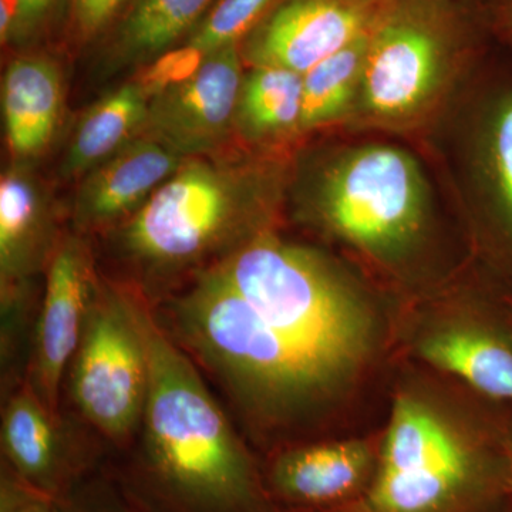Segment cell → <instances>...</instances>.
<instances>
[{
  "label": "cell",
  "instance_id": "9c48e42d",
  "mask_svg": "<svg viewBox=\"0 0 512 512\" xmlns=\"http://www.w3.org/2000/svg\"><path fill=\"white\" fill-rule=\"evenodd\" d=\"M100 274L93 238L66 231L46 271L25 376V383L55 414L64 412L67 370Z\"/></svg>",
  "mask_w": 512,
  "mask_h": 512
},
{
  "label": "cell",
  "instance_id": "d4e9b609",
  "mask_svg": "<svg viewBox=\"0 0 512 512\" xmlns=\"http://www.w3.org/2000/svg\"><path fill=\"white\" fill-rule=\"evenodd\" d=\"M57 505L59 512H143L128 500L106 466L77 481Z\"/></svg>",
  "mask_w": 512,
  "mask_h": 512
},
{
  "label": "cell",
  "instance_id": "ba28073f",
  "mask_svg": "<svg viewBox=\"0 0 512 512\" xmlns=\"http://www.w3.org/2000/svg\"><path fill=\"white\" fill-rule=\"evenodd\" d=\"M454 29L440 0H386L370 30L359 106L382 124H406L439 99Z\"/></svg>",
  "mask_w": 512,
  "mask_h": 512
},
{
  "label": "cell",
  "instance_id": "5b68a950",
  "mask_svg": "<svg viewBox=\"0 0 512 512\" xmlns=\"http://www.w3.org/2000/svg\"><path fill=\"white\" fill-rule=\"evenodd\" d=\"M262 319L342 390L383 339L375 305L318 249L266 231L214 266Z\"/></svg>",
  "mask_w": 512,
  "mask_h": 512
},
{
  "label": "cell",
  "instance_id": "f546056e",
  "mask_svg": "<svg viewBox=\"0 0 512 512\" xmlns=\"http://www.w3.org/2000/svg\"><path fill=\"white\" fill-rule=\"evenodd\" d=\"M501 19H503L504 28L512 36V0H504L501 8Z\"/></svg>",
  "mask_w": 512,
  "mask_h": 512
},
{
  "label": "cell",
  "instance_id": "277c9868",
  "mask_svg": "<svg viewBox=\"0 0 512 512\" xmlns=\"http://www.w3.org/2000/svg\"><path fill=\"white\" fill-rule=\"evenodd\" d=\"M503 427L491 429L429 387L404 386L365 497L342 512H503Z\"/></svg>",
  "mask_w": 512,
  "mask_h": 512
},
{
  "label": "cell",
  "instance_id": "ffe728a7",
  "mask_svg": "<svg viewBox=\"0 0 512 512\" xmlns=\"http://www.w3.org/2000/svg\"><path fill=\"white\" fill-rule=\"evenodd\" d=\"M303 74L251 67L244 74L234 131L244 146L272 147L302 136Z\"/></svg>",
  "mask_w": 512,
  "mask_h": 512
},
{
  "label": "cell",
  "instance_id": "d6a6232c",
  "mask_svg": "<svg viewBox=\"0 0 512 512\" xmlns=\"http://www.w3.org/2000/svg\"><path fill=\"white\" fill-rule=\"evenodd\" d=\"M279 512H315V511H279ZM323 512H342V511H323Z\"/></svg>",
  "mask_w": 512,
  "mask_h": 512
},
{
  "label": "cell",
  "instance_id": "2e32d148",
  "mask_svg": "<svg viewBox=\"0 0 512 512\" xmlns=\"http://www.w3.org/2000/svg\"><path fill=\"white\" fill-rule=\"evenodd\" d=\"M185 160L154 138H134L80 178L70 205V229L104 237L140 211Z\"/></svg>",
  "mask_w": 512,
  "mask_h": 512
},
{
  "label": "cell",
  "instance_id": "7c38bea8",
  "mask_svg": "<svg viewBox=\"0 0 512 512\" xmlns=\"http://www.w3.org/2000/svg\"><path fill=\"white\" fill-rule=\"evenodd\" d=\"M244 67L239 43L205 55L190 79L150 100L143 136L184 158L228 150Z\"/></svg>",
  "mask_w": 512,
  "mask_h": 512
},
{
  "label": "cell",
  "instance_id": "8fae6325",
  "mask_svg": "<svg viewBox=\"0 0 512 512\" xmlns=\"http://www.w3.org/2000/svg\"><path fill=\"white\" fill-rule=\"evenodd\" d=\"M382 436L313 439L276 448L261 460L278 511H345L372 487Z\"/></svg>",
  "mask_w": 512,
  "mask_h": 512
},
{
  "label": "cell",
  "instance_id": "484cf974",
  "mask_svg": "<svg viewBox=\"0 0 512 512\" xmlns=\"http://www.w3.org/2000/svg\"><path fill=\"white\" fill-rule=\"evenodd\" d=\"M204 57V53L190 45L175 47L140 67L133 80L151 100L164 90L190 79L200 69Z\"/></svg>",
  "mask_w": 512,
  "mask_h": 512
},
{
  "label": "cell",
  "instance_id": "52a82bcc",
  "mask_svg": "<svg viewBox=\"0 0 512 512\" xmlns=\"http://www.w3.org/2000/svg\"><path fill=\"white\" fill-rule=\"evenodd\" d=\"M141 309L133 288L101 272L64 383L74 417L117 454L136 439L150 387Z\"/></svg>",
  "mask_w": 512,
  "mask_h": 512
},
{
  "label": "cell",
  "instance_id": "9a60e30c",
  "mask_svg": "<svg viewBox=\"0 0 512 512\" xmlns=\"http://www.w3.org/2000/svg\"><path fill=\"white\" fill-rule=\"evenodd\" d=\"M412 349L481 396L512 403V326L471 308L434 313L414 330Z\"/></svg>",
  "mask_w": 512,
  "mask_h": 512
},
{
  "label": "cell",
  "instance_id": "ac0fdd59",
  "mask_svg": "<svg viewBox=\"0 0 512 512\" xmlns=\"http://www.w3.org/2000/svg\"><path fill=\"white\" fill-rule=\"evenodd\" d=\"M218 0H133L113 30L104 70L119 72L153 62L192 35ZM137 69V70H138Z\"/></svg>",
  "mask_w": 512,
  "mask_h": 512
},
{
  "label": "cell",
  "instance_id": "4316f807",
  "mask_svg": "<svg viewBox=\"0 0 512 512\" xmlns=\"http://www.w3.org/2000/svg\"><path fill=\"white\" fill-rule=\"evenodd\" d=\"M77 36L87 42L119 15L128 0H69Z\"/></svg>",
  "mask_w": 512,
  "mask_h": 512
},
{
  "label": "cell",
  "instance_id": "5bb4252c",
  "mask_svg": "<svg viewBox=\"0 0 512 512\" xmlns=\"http://www.w3.org/2000/svg\"><path fill=\"white\" fill-rule=\"evenodd\" d=\"M66 231L55 195L35 163L9 161L0 177V302L36 298Z\"/></svg>",
  "mask_w": 512,
  "mask_h": 512
},
{
  "label": "cell",
  "instance_id": "8992f818",
  "mask_svg": "<svg viewBox=\"0 0 512 512\" xmlns=\"http://www.w3.org/2000/svg\"><path fill=\"white\" fill-rule=\"evenodd\" d=\"M299 215L379 265H396L423 238L429 190L419 164L393 146L340 154L301 180Z\"/></svg>",
  "mask_w": 512,
  "mask_h": 512
},
{
  "label": "cell",
  "instance_id": "4dcf8cb0",
  "mask_svg": "<svg viewBox=\"0 0 512 512\" xmlns=\"http://www.w3.org/2000/svg\"><path fill=\"white\" fill-rule=\"evenodd\" d=\"M503 512H512V495L510 497V500H508L507 505H505Z\"/></svg>",
  "mask_w": 512,
  "mask_h": 512
},
{
  "label": "cell",
  "instance_id": "7a4b0ae2",
  "mask_svg": "<svg viewBox=\"0 0 512 512\" xmlns=\"http://www.w3.org/2000/svg\"><path fill=\"white\" fill-rule=\"evenodd\" d=\"M288 165L268 153L187 158L130 220L104 235L107 254L151 306L275 229Z\"/></svg>",
  "mask_w": 512,
  "mask_h": 512
},
{
  "label": "cell",
  "instance_id": "83f0119b",
  "mask_svg": "<svg viewBox=\"0 0 512 512\" xmlns=\"http://www.w3.org/2000/svg\"><path fill=\"white\" fill-rule=\"evenodd\" d=\"M0 512H59V505L57 501L33 491L9 468L2 467Z\"/></svg>",
  "mask_w": 512,
  "mask_h": 512
},
{
  "label": "cell",
  "instance_id": "cb8c5ba5",
  "mask_svg": "<svg viewBox=\"0 0 512 512\" xmlns=\"http://www.w3.org/2000/svg\"><path fill=\"white\" fill-rule=\"evenodd\" d=\"M62 0H0L3 46L23 47L39 39L59 12Z\"/></svg>",
  "mask_w": 512,
  "mask_h": 512
},
{
  "label": "cell",
  "instance_id": "4fadbf2b",
  "mask_svg": "<svg viewBox=\"0 0 512 512\" xmlns=\"http://www.w3.org/2000/svg\"><path fill=\"white\" fill-rule=\"evenodd\" d=\"M386 0H281L239 43L248 67L305 74L366 35Z\"/></svg>",
  "mask_w": 512,
  "mask_h": 512
},
{
  "label": "cell",
  "instance_id": "6da1fadb",
  "mask_svg": "<svg viewBox=\"0 0 512 512\" xmlns=\"http://www.w3.org/2000/svg\"><path fill=\"white\" fill-rule=\"evenodd\" d=\"M150 387L136 439L107 470L143 512H279L252 453L191 357L141 309Z\"/></svg>",
  "mask_w": 512,
  "mask_h": 512
},
{
  "label": "cell",
  "instance_id": "603a6c76",
  "mask_svg": "<svg viewBox=\"0 0 512 512\" xmlns=\"http://www.w3.org/2000/svg\"><path fill=\"white\" fill-rule=\"evenodd\" d=\"M279 2L281 0H218L185 45L208 55L221 47L241 43Z\"/></svg>",
  "mask_w": 512,
  "mask_h": 512
},
{
  "label": "cell",
  "instance_id": "3957f363",
  "mask_svg": "<svg viewBox=\"0 0 512 512\" xmlns=\"http://www.w3.org/2000/svg\"><path fill=\"white\" fill-rule=\"evenodd\" d=\"M191 357L238 429L265 451L305 441L338 386L286 342L217 268L151 306Z\"/></svg>",
  "mask_w": 512,
  "mask_h": 512
},
{
  "label": "cell",
  "instance_id": "d6986e66",
  "mask_svg": "<svg viewBox=\"0 0 512 512\" xmlns=\"http://www.w3.org/2000/svg\"><path fill=\"white\" fill-rule=\"evenodd\" d=\"M150 99L133 79L107 93L84 111L69 143L59 173L77 180L96 165L143 136Z\"/></svg>",
  "mask_w": 512,
  "mask_h": 512
},
{
  "label": "cell",
  "instance_id": "7402d4cb",
  "mask_svg": "<svg viewBox=\"0 0 512 512\" xmlns=\"http://www.w3.org/2000/svg\"><path fill=\"white\" fill-rule=\"evenodd\" d=\"M481 168L490 210L512 249V89L494 96L481 130Z\"/></svg>",
  "mask_w": 512,
  "mask_h": 512
},
{
  "label": "cell",
  "instance_id": "1f68e13d",
  "mask_svg": "<svg viewBox=\"0 0 512 512\" xmlns=\"http://www.w3.org/2000/svg\"><path fill=\"white\" fill-rule=\"evenodd\" d=\"M507 305H508V312H510L511 326H512V296H511V298H508Z\"/></svg>",
  "mask_w": 512,
  "mask_h": 512
},
{
  "label": "cell",
  "instance_id": "f1b7e54d",
  "mask_svg": "<svg viewBox=\"0 0 512 512\" xmlns=\"http://www.w3.org/2000/svg\"><path fill=\"white\" fill-rule=\"evenodd\" d=\"M503 448L505 464H507V487L512 495V423L505 424L503 429Z\"/></svg>",
  "mask_w": 512,
  "mask_h": 512
},
{
  "label": "cell",
  "instance_id": "e0dca14e",
  "mask_svg": "<svg viewBox=\"0 0 512 512\" xmlns=\"http://www.w3.org/2000/svg\"><path fill=\"white\" fill-rule=\"evenodd\" d=\"M63 110V72L56 60L43 55H20L10 60L2 79L9 161L36 163L55 141Z\"/></svg>",
  "mask_w": 512,
  "mask_h": 512
},
{
  "label": "cell",
  "instance_id": "30bf717a",
  "mask_svg": "<svg viewBox=\"0 0 512 512\" xmlns=\"http://www.w3.org/2000/svg\"><path fill=\"white\" fill-rule=\"evenodd\" d=\"M2 466L50 500H60L77 481L101 467L107 448L86 426L55 414L26 383L3 399Z\"/></svg>",
  "mask_w": 512,
  "mask_h": 512
},
{
  "label": "cell",
  "instance_id": "44dd1931",
  "mask_svg": "<svg viewBox=\"0 0 512 512\" xmlns=\"http://www.w3.org/2000/svg\"><path fill=\"white\" fill-rule=\"evenodd\" d=\"M370 32L303 74L302 134L345 119L359 103Z\"/></svg>",
  "mask_w": 512,
  "mask_h": 512
}]
</instances>
